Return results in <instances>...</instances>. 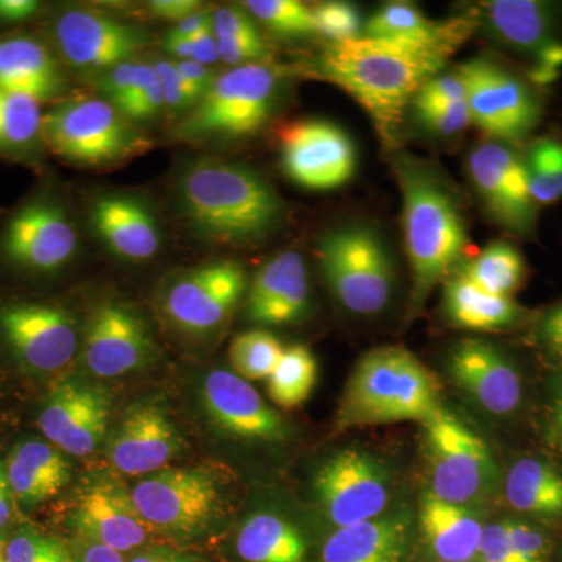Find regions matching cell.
Segmentation results:
<instances>
[{
  "instance_id": "obj_1",
  "label": "cell",
  "mask_w": 562,
  "mask_h": 562,
  "mask_svg": "<svg viewBox=\"0 0 562 562\" xmlns=\"http://www.w3.org/2000/svg\"><path fill=\"white\" fill-rule=\"evenodd\" d=\"M460 47L360 36L328 44L317 60V72L360 103L391 150L397 146L409 103Z\"/></svg>"
},
{
  "instance_id": "obj_2",
  "label": "cell",
  "mask_w": 562,
  "mask_h": 562,
  "mask_svg": "<svg viewBox=\"0 0 562 562\" xmlns=\"http://www.w3.org/2000/svg\"><path fill=\"white\" fill-rule=\"evenodd\" d=\"M177 195L188 227L198 238L217 246L265 238L283 213L271 184L235 162H192L181 172Z\"/></svg>"
},
{
  "instance_id": "obj_3",
  "label": "cell",
  "mask_w": 562,
  "mask_h": 562,
  "mask_svg": "<svg viewBox=\"0 0 562 562\" xmlns=\"http://www.w3.org/2000/svg\"><path fill=\"white\" fill-rule=\"evenodd\" d=\"M443 408L438 380L412 351L384 346L357 362L339 402V431L373 425L419 422Z\"/></svg>"
},
{
  "instance_id": "obj_4",
  "label": "cell",
  "mask_w": 562,
  "mask_h": 562,
  "mask_svg": "<svg viewBox=\"0 0 562 562\" xmlns=\"http://www.w3.org/2000/svg\"><path fill=\"white\" fill-rule=\"evenodd\" d=\"M394 169L402 191L413 295L420 303L460 262L468 228L457 202L435 173L412 158H398Z\"/></svg>"
},
{
  "instance_id": "obj_5",
  "label": "cell",
  "mask_w": 562,
  "mask_h": 562,
  "mask_svg": "<svg viewBox=\"0 0 562 562\" xmlns=\"http://www.w3.org/2000/svg\"><path fill=\"white\" fill-rule=\"evenodd\" d=\"M279 77L265 63L236 66L220 74L173 135L183 140L243 138L271 120Z\"/></svg>"
},
{
  "instance_id": "obj_6",
  "label": "cell",
  "mask_w": 562,
  "mask_h": 562,
  "mask_svg": "<svg viewBox=\"0 0 562 562\" xmlns=\"http://www.w3.org/2000/svg\"><path fill=\"white\" fill-rule=\"evenodd\" d=\"M47 149L80 166H109L147 147V139L105 99H70L44 114Z\"/></svg>"
},
{
  "instance_id": "obj_7",
  "label": "cell",
  "mask_w": 562,
  "mask_h": 562,
  "mask_svg": "<svg viewBox=\"0 0 562 562\" xmlns=\"http://www.w3.org/2000/svg\"><path fill=\"white\" fill-rule=\"evenodd\" d=\"M322 276L347 312L373 316L386 308L394 290V266L380 236L368 228L327 233L317 243Z\"/></svg>"
},
{
  "instance_id": "obj_8",
  "label": "cell",
  "mask_w": 562,
  "mask_h": 562,
  "mask_svg": "<svg viewBox=\"0 0 562 562\" xmlns=\"http://www.w3.org/2000/svg\"><path fill=\"white\" fill-rule=\"evenodd\" d=\"M430 464V494L473 508L487 502L501 483L498 465L482 436L442 408L424 425Z\"/></svg>"
},
{
  "instance_id": "obj_9",
  "label": "cell",
  "mask_w": 562,
  "mask_h": 562,
  "mask_svg": "<svg viewBox=\"0 0 562 562\" xmlns=\"http://www.w3.org/2000/svg\"><path fill=\"white\" fill-rule=\"evenodd\" d=\"M79 250V232L68 209L49 192L16 206L0 225V265L24 276H54Z\"/></svg>"
},
{
  "instance_id": "obj_10",
  "label": "cell",
  "mask_w": 562,
  "mask_h": 562,
  "mask_svg": "<svg viewBox=\"0 0 562 562\" xmlns=\"http://www.w3.org/2000/svg\"><path fill=\"white\" fill-rule=\"evenodd\" d=\"M132 498L151 530L192 538L209 530L222 513L220 480L209 469H162L140 480Z\"/></svg>"
},
{
  "instance_id": "obj_11",
  "label": "cell",
  "mask_w": 562,
  "mask_h": 562,
  "mask_svg": "<svg viewBox=\"0 0 562 562\" xmlns=\"http://www.w3.org/2000/svg\"><path fill=\"white\" fill-rule=\"evenodd\" d=\"M77 317L57 303H0V341L24 371H61L80 347Z\"/></svg>"
},
{
  "instance_id": "obj_12",
  "label": "cell",
  "mask_w": 562,
  "mask_h": 562,
  "mask_svg": "<svg viewBox=\"0 0 562 562\" xmlns=\"http://www.w3.org/2000/svg\"><path fill=\"white\" fill-rule=\"evenodd\" d=\"M313 490L333 527H350L386 514L392 494L391 473L373 454L346 449L317 469Z\"/></svg>"
},
{
  "instance_id": "obj_13",
  "label": "cell",
  "mask_w": 562,
  "mask_h": 562,
  "mask_svg": "<svg viewBox=\"0 0 562 562\" xmlns=\"http://www.w3.org/2000/svg\"><path fill=\"white\" fill-rule=\"evenodd\" d=\"M246 288L247 277L241 265L209 262L173 277L166 284L161 313L184 335H211L235 312Z\"/></svg>"
},
{
  "instance_id": "obj_14",
  "label": "cell",
  "mask_w": 562,
  "mask_h": 562,
  "mask_svg": "<svg viewBox=\"0 0 562 562\" xmlns=\"http://www.w3.org/2000/svg\"><path fill=\"white\" fill-rule=\"evenodd\" d=\"M49 38L61 63L95 74L131 61L150 43L136 25L81 7L58 10L50 18Z\"/></svg>"
},
{
  "instance_id": "obj_15",
  "label": "cell",
  "mask_w": 562,
  "mask_h": 562,
  "mask_svg": "<svg viewBox=\"0 0 562 562\" xmlns=\"http://www.w3.org/2000/svg\"><path fill=\"white\" fill-rule=\"evenodd\" d=\"M465 85L472 124L491 138L519 140L535 131L541 109L527 85L487 58H475L457 70Z\"/></svg>"
},
{
  "instance_id": "obj_16",
  "label": "cell",
  "mask_w": 562,
  "mask_h": 562,
  "mask_svg": "<svg viewBox=\"0 0 562 562\" xmlns=\"http://www.w3.org/2000/svg\"><path fill=\"white\" fill-rule=\"evenodd\" d=\"M157 357V344L138 313L124 303L103 301L91 310L81 330L80 358L98 379L138 372Z\"/></svg>"
},
{
  "instance_id": "obj_17",
  "label": "cell",
  "mask_w": 562,
  "mask_h": 562,
  "mask_svg": "<svg viewBox=\"0 0 562 562\" xmlns=\"http://www.w3.org/2000/svg\"><path fill=\"white\" fill-rule=\"evenodd\" d=\"M280 149L284 173L306 190H336L357 169V151L350 136L333 122L303 120L284 125Z\"/></svg>"
},
{
  "instance_id": "obj_18",
  "label": "cell",
  "mask_w": 562,
  "mask_h": 562,
  "mask_svg": "<svg viewBox=\"0 0 562 562\" xmlns=\"http://www.w3.org/2000/svg\"><path fill=\"white\" fill-rule=\"evenodd\" d=\"M113 394L87 380L68 379L47 395L38 427L47 441L72 457H90L109 435Z\"/></svg>"
},
{
  "instance_id": "obj_19",
  "label": "cell",
  "mask_w": 562,
  "mask_h": 562,
  "mask_svg": "<svg viewBox=\"0 0 562 562\" xmlns=\"http://www.w3.org/2000/svg\"><path fill=\"white\" fill-rule=\"evenodd\" d=\"M183 449L171 414L160 398L133 403L111 431L106 457L124 475L160 472Z\"/></svg>"
},
{
  "instance_id": "obj_20",
  "label": "cell",
  "mask_w": 562,
  "mask_h": 562,
  "mask_svg": "<svg viewBox=\"0 0 562 562\" xmlns=\"http://www.w3.org/2000/svg\"><path fill=\"white\" fill-rule=\"evenodd\" d=\"M473 187L494 220L516 233L535 227L536 203L530 192L527 165L502 143H484L469 155Z\"/></svg>"
},
{
  "instance_id": "obj_21",
  "label": "cell",
  "mask_w": 562,
  "mask_h": 562,
  "mask_svg": "<svg viewBox=\"0 0 562 562\" xmlns=\"http://www.w3.org/2000/svg\"><path fill=\"white\" fill-rule=\"evenodd\" d=\"M202 405L211 424L233 439L276 443L291 436L286 420L236 373L210 372L203 380Z\"/></svg>"
},
{
  "instance_id": "obj_22",
  "label": "cell",
  "mask_w": 562,
  "mask_h": 562,
  "mask_svg": "<svg viewBox=\"0 0 562 562\" xmlns=\"http://www.w3.org/2000/svg\"><path fill=\"white\" fill-rule=\"evenodd\" d=\"M449 375L491 416H512L524 398L522 376L494 344L462 339L450 350Z\"/></svg>"
},
{
  "instance_id": "obj_23",
  "label": "cell",
  "mask_w": 562,
  "mask_h": 562,
  "mask_svg": "<svg viewBox=\"0 0 562 562\" xmlns=\"http://www.w3.org/2000/svg\"><path fill=\"white\" fill-rule=\"evenodd\" d=\"M72 525L83 541L101 543L122 554L143 549L154 531L139 516L132 492L113 479H99L83 487Z\"/></svg>"
},
{
  "instance_id": "obj_24",
  "label": "cell",
  "mask_w": 562,
  "mask_h": 562,
  "mask_svg": "<svg viewBox=\"0 0 562 562\" xmlns=\"http://www.w3.org/2000/svg\"><path fill=\"white\" fill-rule=\"evenodd\" d=\"M90 220L103 246L121 260L147 261L160 250V224L138 198L116 192L98 195L91 203Z\"/></svg>"
},
{
  "instance_id": "obj_25",
  "label": "cell",
  "mask_w": 562,
  "mask_h": 562,
  "mask_svg": "<svg viewBox=\"0 0 562 562\" xmlns=\"http://www.w3.org/2000/svg\"><path fill=\"white\" fill-rule=\"evenodd\" d=\"M308 273L302 255L281 251L251 280L247 317L260 325L294 324L308 310Z\"/></svg>"
},
{
  "instance_id": "obj_26",
  "label": "cell",
  "mask_w": 562,
  "mask_h": 562,
  "mask_svg": "<svg viewBox=\"0 0 562 562\" xmlns=\"http://www.w3.org/2000/svg\"><path fill=\"white\" fill-rule=\"evenodd\" d=\"M0 88L31 95L43 105L65 94L68 77L46 40L14 33L0 36Z\"/></svg>"
},
{
  "instance_id": "obj_27",
  "label": "cell",
  "mask_w": 562,
  "mask_h": 562,
  "mask_svg": "<svg viewBox=\"0 0 562 562\" xmlns=\"http://www.w3.org/2000/svg\"><path fill=\"white\" fill-rule=\"evenodd\" d=\"M413 539L412 516L397 512L336 528L322 547L321 562H405Z\"/></svg>"
},
{
  "instance_id": "obj_28",
  "label": "cell",
  "mask_w": 562,
  "mask_h": 562,
  "mask_svg": "<svg viewBox=\"0 0 562 562\" xmlns=\"http://www.w3.org/2000/svg\"><path fill=\"white\" fill-rule=\"evenodd\" d=\"M5 468L11 494L25 506L50 501L70 480V465L61 450L40 439L18 443Z\"/></svg>"
},
{
  "instance_id": "obj_29",
  "label": "cell",
  "mask_w": 562,
  "mask_h": 562,
  "mask_svg": "<svg viewBox=\"0 0 562 562\" xmlns=\"http://www.w3.org/2000/svg\"><path fill=\"white\" fill-rule=\"evenodd\" d=\"M419 520L428 547L439 561H475L484 525L473 509L439 501L428 492L422 501Z\"/></svg>"
},
{
  "instance_id": "obj_30",
  "label": "cell",
  "mask_w": 562,
  "mask_h": 562,
  "mask_svg": "<svg viewBox=\"0 0 562 562\" xmlns=\"http://www.w3.org/2000/svg\"><path fill=\"white\" fill-rule=\"evenodd\" d=\"M476 29L468 18L432 21L412 3H387L366 22V38L416 41V43H453L462 46Z\"/></svg>"
},
{
  "instance_id": "obj_31",
  "label": "cell",
  "mask_w": 562,
  "mask_h": 562,
  "mask_svg": "<svg viewBox=\"0 0 562 562\" xmlns=\"http://www.w3.org/2000/svg\"><path fill=\"white\" fill-rule=\"evenodd\" d=\"M483 18L490 31L514 49L536 52L549 46L553 33L552 5L538 0L484 2Z\"/></svg>"
},
{
  "instance_id": "obj_32",
  "label": "cell",
  "mask_w": 562,
  "mask_h": 562,
  "mask_svg": "<svg viewBox=\"0 0 562 562\" xmlns=\"http://www.w3.org/2000/svg\"><path fill=\"white\" fill-rule=\"evenodd\" d=\"M443 308L458 327L472 331H495L512 327L520 316L519 306L512 297L480 290L461 272L447 281Z\"/></svg>"
},
{
  "instance_id": "obj_33",
  "label": "cell",
  "mask_w": 562,
  "mask_h": 562,
  "mask_svg": "<svg viewBox=\"0 0 562 562\" xmlns=\"http://www.w3.org/2000/svg\"><path fill=\"white\" fill-rule=\"evenodd\" d=\"M236 552L244 562H305L306 542L283 517L257 513L243 524Z\"/></svg>"
},
{
  "instance_id": "obj_34",
  "label": "cell",
  "mask_w": 562,
  "mask_h": 562,
  "mask_svg": "<svg viewBox=\"0 0 562 562\" xmlns=\"http://www.w3.org/2000/svg\"><path fill=\"white\" fill-rule=\"evenodd\" d=\"M505 495L517 512L532 516H561L562 475L549 462L522 458L506 475Z\"/></svg>"
},
{
  "instance_id": "obj_35",
  "label": "cell",
  "mask_w": 562,
  "mask_h": 562,
  "mask_svg": "<svg viewBox=\"0 0 562 562\" xmlns=\"http://www.w3.org/2000/svg\"><path fill=\"white\" fill-rule=\"evenodd\" d=\"M43 120L36 99L0 88V155L16 161L38 160L46 147Z\"/></svg>"
},
{
  "instance_id": "obj_36",
  "label": "cell",
  "mask_w": 562,
  "mask_h": 562,
  "mask_svg": "<svg viewBox=\"0 0 562 562\" xmlns=\"http://www.w3.org/2000/svg\"><path fill=\"white\" fill-rule=\"evenodd\" d=\"M460 272L480 290L509 297L522 283L525 262L512 244L495 241L479 257L462 265Z\"/></svg>"
},
{
  "instance_id": "obj_37",
  "label": "cell",
  "mask_w": 562,
  "mask_h": 562,
  "mask_svg": "<svg viewBox=\"0 0 562 562\" xmlns=\"http://www.w3.org/2000/svg\"><path fill=\"white\" fill-rule=\"evenodd\" d=\"M317 382V362L305 346L284 349L276 371L268 379L269 397L283 409H294L308 401Z\"/></svg>"
},
{
  "instance_id": "obj_38",
  "label": "cell",
  "mask_w": 562,
  "mask_h": 562,
  "mask_svg": "<svg viewBox=\"0 0 562 562\" xmlns=\"http://www.w3.org/2000/svg\"><path fill=\"white\" fill-rule=\"evenodd\" d=\"M283 346L265 330H251L236 336L231 344V362L236 375L255 382L268 380L283 357Z\"/></svg>"
},
{
  "instance_id": "obj_39",
  "label": "cell",
  "mask_w": 562,
  "mask_h": 562,
  "mask_svg": "<svg viewBox=\"0 0 562 562\" xmlns=\"http://www.w3.org/2000/svg\"><path fill=\"white\" fill-rule=\"evenodd\" d=\"M536 205H549L562 198V143L542 138L532 144L525 161Z\"/></svg>"
},
{
  "instance_id": "obj_40",
  "label": "cell",
  "mask_w": 562,
  "mask_h": 562,
  "mask_svg": "<svg viewBox=\"0 0 562 562\" xmlns=\"http://www.w3.org/2000/svg\"><path fill=\"white\" fill-rule=\"evenodd\" d=\"M244 10L281 36L317 33L313 9L299 0H247Z\"/></svg>"
},
{
  "instance_id": "obj_41",
  "label": "cell",
  "mask_w": 562,
  "mask_h": 562,
  "mask_svg": "<svg viewBox=\"0 0 562 562\" xmlns=\"http://www.w3.org/2000/svg\"><path fill=\"white\" fill-rule=\"evenodd\" d=\"M72 552L54 536L29 530L18 531L7 542L5 562H70Z\"/></svg>"
},
{
  "instance_id": "obj_42",
  "label": "cell",
  "mask_w": 562,
  "mask_h": 562,
  "mask_svg": "<svg viewBox=\"0 0 562 562\" xmlns=\"http://www.w3.org/2000/svg\"><path fill=\"white\" fill-rule=\"evenodd\" d=\"M316 31L331 43L360 38L362 35L360 11L347 2H322L312 7Z\"/></svg>"
},
{
  "instance_id": "obj_43",
  "label": "cell",
  "mask_w": 562,
  "mask_h": 562,
  "mask_svg": "<svg viewBox=\"0 0 562 562\" xmlns=\"http://www.w3.org/2000/svg\"><path fill=\"white\" fill-rule=\"evenodd\" d=\"M149 66L146 63H122L105 72L98 74L94 77V87L105 95L111 105L120 109L131 98L139 81L144 79Z\"/></svg>"
},
{
  "instance_id": "obj_44",
  "label": "cell",
  "mask_w": 562,
  "mask_h": 562,
  "mask_svg": "<svg viewBox=\"0 0 562 562\" xmlns=\"http://www.w3.org/2000/svg\"><path fill=\"white\" fill-rule=\"evenodd\" d=\"M162 109H165V94H162L160 77H158L154 65H150L149 70H147L144 79L139 81L131 98L117 110L128 121L140 122L151 120Z\"/></svg>"
},
{
  "instance_id": "obj_45",
  "label": "cell",
  "mask_w": 562,
  "mask_h": 562,
  "mask_svg": "<svg viewBox=\"0 0 562 562\" xmlns=\"http://www.w3.org/2000/svg\"><path fill=\"white\" fill-rule=\"evenodd\" d=\"M425 127L441 135H454L472 124L468 101L416 106Z\"/></svg>"
},
{
  "instance_id": "obj_46",
  "label": "cell",
  "mask_w": 562,
  "mask_h": 562,
  "mask_svg": "<svg viewBox=\"0 0 562 562\" xmlns=\"http://www.w3.org/2000/svg\"><path fill=\"white\" fill-rule=\"evenodd\" d=\"M154 68L160 77L165 106H168L169 110H191L194 109L195 103L201 101V94L181 77L176 63L158 60Z\"/></svg>"
},
{
  "instance_id": "obj_47",
  "label": "cell",
  "mask_w": 562,
  "mask_h": 562,
  "mask_svg": "<svg viewBox=\"0 0 562 562\" xmlns=\"http://www.w3.org/2000/svg\"><path fill=\"white\" fill-rule=\"evenodd\" d=\"M213 33L216 40H265L250 14L239 7H222L214 11Z\"/></svg>"
},
{
  "instance_id": "obj_48",
  "label": "cell",
  "mask_w": 562,
  "mask_h": 562,
  "mask_svg": "<svg viewBox=\"0 0 562 562\" xmlns=\"http://www.w3.org/2000/svg\"><path fill=\"white\" fill-rule=\"evenodd\" d=\"M468 92L465 85L458 74H438L428 80L414 98V106L436 105V103H449L465 101Z\"/></svg>"
},
{
  "instance_id": "obj_49",
  "label": "cell",
  "mask_w": 562,
  "mask_h": 562,
  "mask_svg": "<svg viewBox=\"0 0 562 562\" xmlns=\"http://www.w3.org/2000/svg\"><path fill=\"white\" fill-rule=\"evenodd\" d=\"M505 528L508 532L509 542L519 562H543L546 561L547 542L541 531L527 524L506 520Z\"/></svg>"
},
{
  "instance_id": "obj_50",
  "label": "cell",
  "mask_w": 562,
  "mask_h": 562,
  "mask_svg": "<svg viewBox=\"0 0 562 562\" xmlns=\"http://www.w3.org/2000/svg\"><path fill=\"white\" fill-rule=\"evenodd\" d=\"M476 562H519L508 539L505 524L486 525L480 541Z\"/></svg>"
},
{
  "instance_id": "obj_51",
  "label": "cell",
  "mask_w": 562,
  "mask_h": 562,
  "mask_svg": "<svg viewBox=\"0 0 562 562\" xmlns=\"http://www.w3.org/2000/svg\"><path fill=\"white\" fill-rule=\"evenodd\" d=\"M201 5L198 0H154L149 9L160 20L180 22L201 11Z\"/></svg>"
},
{
  "instance_id": "obj_52",
  "label": "cell",
  "mask_w": 562,
  "mask_h": 562,
  "mask_svg": "<svg viewBox=\"0 0 562 562\" xmlns=\"http://www.w3.org/2000/svg\"><path fill=\"white\" fill-rule=\"evenodd\" d=\"M127 562H205L199 554L172 549V547H147L133 554Z\"/></svg>"
},
{
  "instance_id": "obj_53",
  "label": "cell",
  "mask_w": 562,
  "mask_h": 562,
  "mask_svg": "<svg viewBox=\"0 0 562 562\" xmlns=\"http://www.w3.org/2000/svg\"><path fill=\"white\" fill-rule=\"evenodd\" d=\"M539 335L547 349L562 358V303L542 317Z\"/></svg>"
},
{
  "instance_id": "obj_54",
  "label": "cell",
  "mask_w": 562,
  "mask_h": 562,
  "mask_svg": "<svg viewBox=\"0 0 562 562\" xmlns=\"http://www.w3.org/2000/svg\"><path fill=\"white\" fill-rule=\"evenodd\" d=\"M40 10L36 0H0V24H22L35 18Z\"/></svg>"
},
{
  "instance_id": "obj_55",
  "label": "cell",
  "mask_w": 562,
  "mask_h": 562,
  "mask_svg": "<svg viewBox=\"0 0 562 562\" xmlns=\"http://www.w3.org/2000/svg\"><path fill=\"white\" fill-rule=\"evenodd\" d=\"M547 424H549V436L553 446L562 452V373L552 383Z\"/></svg>"
},
{
  "instance_id": "obj_56",
  "label": "cell",
  "mask_w": 562,
  "mask_h": 562,
  "mask_svg": "<svg viewBox=\"0 0 562 562\" xmlns=\"http://www.w3.org/2000/svg\"><path fill=\"white\" fill-rule=\"evenodd\" d=\"M176 65L181 77H183V79L187 80L188 83L199 92V94H201V99L202 95L210 90L214 79H216V76L211 72L209 66H203L201 63L181 60L176 63Z\"/></svg>"
},
{
  "instance_id": "obj_57",
  "label": "cell",
  "mask_w": 562,
  "mask_h": 562,
  "mask_svg": "<svg viewBox=\"0 0 562 562\" xmlns=\"http://www.w3.org/2000/svg\"><path fill=\"white\" fill-rule=\"evenodd\" d=\"M213 29V13L211 11H198L191 14L187 20L177 22L176 27L169 32L168 36L172 38L194 40L202 32Z\"/></svg>"
},
{
  "instance_id": "obj_58",
  "label": "cell",
  "mask_w": 562,
  "mask_h": 562,
  "mask_svg": "<svg viewBox=\"0 0 562 562\" xmlns=\"http://www.w3.org/2000/svg\"><path fill=\"white\" fill-rule=\"evenodd\" d=\"M192 61L201 63L203 66L216 65L221 60L220 47L214 36L213 29L202 32L192 40Z\"/></svg>"
},
{
  "instance_id": "obj_59",
  "label": "cell",
  "mask_w": 562,
  "mask_h": 562,
  "mask_svg": "<svg viewBox=\"0 0 562 562\" xmlns=\"http://www.w3.org/2000/svg\"><path fill=\"white\" fill-rule=\"evenodd\" d=\"M70 562H127L124 554L101 543L83 541Z\"/></svg>"
},
{
  "instance_id": "obj_60",
  "label": "cell",
  "mask_w": 562,
  "mask_h": 562,
  "mask_svg": "<svg viewBox=\"0 0 562 562\" xmlns=\"http://www.w3.org/2000/svg\"><path fill=\"white\" fill-rule=\"evenodd\" d=\"M11 517V487L5 465L0 462V528L9 524Z\"/></svg>"
},
{
  "instance_id": "obj_61",
  "label": "cell",
  "mask_w": 562,
  "mask_h": 562,
  "mask_svg": "<svg viewBox=\"0 0 562 562\" xmlns=\"http://www.w3.org/2000/svg\"><path fill=\"white\" fill-rule=\"evenodd\" d=\"M539 65L547 66L554 70H560L562 66V44L550 43L539 52Z\"/></svg>"
},
{
  "instance_id": "obj_62",
  "label": "cell",
  "mask_w": 562,
  "mask_h": 562,
  "mask_svg": "<svg viewBox=\"0 0 562 562\" xmlns=\"http://www.w3.org/2000/svg\"><path fill=\"white\" fill-rule=\"evenodd\" d=\"M165 47L173 57L181 58V60H191L192 40L172 38V36H168L165 41Z\"/></svg>"
},
{
  "instance_id": "obj_63",
  "label": "cell",
  "mask_w": 562,
  "mask_h": 562,
  "mask_svg": "<svg viewBox=\"0 0 562 562\" xmlns=\"http://www.w3.org/2000/svg\"><path fill=\"white\" fill-rule=\"evenodd\" d=\"M5 549L7 542L5 539L0 536V562H5Z\"/></svg>"
},
{
  "instance_id": "obj_64",
  "label": "cell",
  "mask_w": 562,
  "mask_h": 562,
  "mask_svg": "<svg viewBox=\"0 0 562 562\" xmlns=\"http://www.w3.org/2000/svg\"><path fill=\"white\" fill-rule=\"evenodd\" d=\"M439 562H443V561H439ZM469 562H476V561H469Z\"/></svg>"
}]
</instances>
